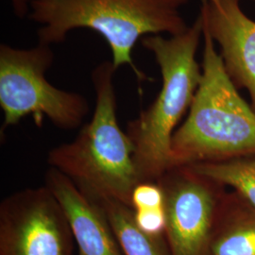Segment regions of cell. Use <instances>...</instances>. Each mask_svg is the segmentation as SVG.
<instances>
[{
    "label": "cell",
    "mask_w": 255,
    "mask_h": 255,
    "mask_svg": "<svg viewBox=\"0 0 255 255\" xmlns=\"http://www.w3.org/2000/svg\"><path fill=\"white\" fill-rule=\"evenodd\" d=\"M117 70L112 61L94 68L96 106L92 119L71 142L52 148L47 163L93 201L112 200L130 207L132 191L142 182L134 147L118 119L114 85Z\"/></svg>",
    "instance_id": "cell-1"
},
{
    "label": "cell",
    "mask_w": 255,
    "mask_h": 255,
    "mask_svg": "<svg viewBox=\"0 0 255 255\" xmlns=\"http://www.w3.org/2000/svg\"><path fill=\"white\" fill-rule=\"evenodd\" d=\"M188 0H33L27 17L41 25L39 44L50 46L65 41L77 28H87L103 37L119 69L128 65L140 82L146 75L133 63L137 42L148 35L175 36L189 26L182 17Z\"/></svg>",
    "instance_id": "cell-2"
},
{
    "label": "cell",
    "mask_w": 255,
    "mask_h": 255,
    "mask_svg": "<svg viewBox=\"0 0 255 255\" xmlns=\"http://www.w3.org/2000/svg\"><path fill=\"white\" fill-rule=\"evenodd\" d=\"M203 40L201 83L186 119L174 132L171 167L255 155V111L238 93L204 30Z\"/></svg>",
    "instance_id": "cell-3"
},
{
    "label": "cell",
    "mask_w": 255,
    "mask_h": 255,
    "mask_svg": "<svg viewBox=\"0 0 255 255\" xmlns=\"http://www.w3.org/2000/svg\"><path fill=\"white\" fill-rule=\"evenodd\" d=\"M203 36L199 17L182 34L148 35L141 45L151 52L162 75V88L150 106L128 123L134 162L141 182H157L170 167L174 132L188 114L202 77L197 51Z\"/></svg>",
    "instance_id": "cell-4"
},
{
    "label": "cell",
    "mask_w": 255,
    "mask_h": 255,
    "mask_svg": "<svg viewBox=\"0 0 255 255\" xmlns=\"http://www.w3.org/2000/svg\"><path fill=\"white\" fill-rule=\"evenodd\" d=\"M53 62L50 46L38 44L29 49L0 46L2 129L29 116L36 122L46 118L65 130L82 125L90 112L89 102L81 94L57 88L46 80V71Z\"/></svg>",
    "instance_id": "cell-5"
},
{
    "label": "cell",
    "mask_w": 255,
    "mask_h": 255,
    "mask_svg": "<svg viewBox=\"0 0 255 255\" xmlns=\"http://www.w3.org/2000/svg\"><path fill=\"white\" fill-rule=\"evenodd\" d=\"M157 182L164 192L171 255H207L227 187L192 166H172Z\"/></svg>",
    "instance_id": "cell-6"
},
{
    "label": "cell",
    "mask_w": 255,
    "mask_h": 255,
    "mask_svg": "<svg viewBox=\"0 0 255 255\" xmlns=\"http://www.w3.org/2000/svg\"><path fill=\"white\" fill-rule=\"evenodd\" d=\"M60 201L46 185L14 192L0 203V255H74Z\"/></svg>",
    "instance_id": "cell-7"
},
{
    "label": "cell",
    "mask_w": 255,
    "mask_h": 255,
    "mask_svg": "<svg viewBox=\"0 0 255 255\" xmlns=\"http://www.w3.org/2000/svg\"><path fill=\"white\" fill-rule=\"evenodd\" d=\"M240 0H202L203 30L219 44V56L237 89L249 92L255 111V21L240 8Z\"/></svg>",
    "instance_id": "cell-8"
},
{
    "label": "cell",
    "mask_w": 255,
    "mask_h": 255,
    "mask_svg": "<svg viewBox=\"0 0 255 255\" xmlns=\"http://www.w3.org/2000/svg\"><path fill=\"white\" fill-rule=\"evenodd\" d=\"M45 185L67 216L77 255H124L101 203L85 196L64 174L51 167L46 172Z\"/></svg>",
    "instance_id": "cell-9"
},
{
    "label": "cell",
    "mask_w": 255,
    "mask_h": 255,
    "mask_svg": "<svg viewBox=\"0 0 255 255\" xmlns=\"http://www.w3.org/2000/svg\"><path fill=\"white\" fill-rule=\"evenodd\" d=\"M207 255H255V207L237 192L224 196Z\"/></svg>",
    "instance_id": "cell-10"
},
{
    "label": "cell",
    "mask_w": 255,
    "mask_h": 255,
    "mask_svg": "<svg viewBox=\"0 0 255 255\" xmlns=\"http://www.w3.org/2000/svg\"><path fill=\"white\" fill-rule=\"evenodd\" d=\"M98 202V201H97ZM124 255H171L165 236L147 234L137 226L133 210L119 201H99Z\"/></svg>",
    "instance_id": "cell-11"
},
{
    "label": "cell",
    "mask_w": 255,
    "mask_h": 255,
    "mask_svg": "<svg viewBox=\"0 0 255 255\" xmlns=\"http://www.w3.org/2000/svg\"><path fill=\"white\" fill-rule=\"evenodd\" d=\"M188 166L237 192L255 207V155L225 163Z\"/></svg>",
    "instance_id": "cell-12"
},
{
    "label": "cell",
    "mask_w": 255,
    "mask_h": 255,
    "mask_svg": "<svg viewBox=\"0 0 255 255\" xmlns=\"http://www.w3.org/2000/svg\"><path fill=\"white\" fill-rule=\"evenodd\" d=\"M130 207L133 211L164 208V192L158 182L138 183L131 194Z\"/></svg>",
    "instance_id": "cell-13"
},
{
    "label": "cell",
    "mask_w": 255,
    "mask_h": 255,
    "mask_svg": "<svg viewBox=\"0 0 255 255\" xmlns=\"http://www.w3.org/2000/svg\"><path fill=\"white\" fill-rule=\"evenodd\" d=\"M137 226L150 235L163 236L165 233V212L164 208L133 211Z\"/></svg>",
    "instance_id": "cell-14"
},
{
    "label": "cell",
    "mask_w": 255,
    "mask_h": 255,
    "mask_svg": "<svg viewBox=\"0 0 255 255\" xmlns=\"http://www.w3.org/2000/svg\"><path fill=\"white\" fill-rule=\"evenodd\" d=\"M32 1L33 0H10L14 14L19 18L27 16Z\"/></svg>",
    "instance_id": "cell-15"
}]
</instances>
